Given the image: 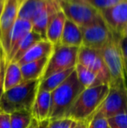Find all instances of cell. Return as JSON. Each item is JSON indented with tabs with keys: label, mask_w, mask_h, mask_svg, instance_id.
Here are the masks:
<instances>
[{
	"label": "cell",
	"mask_w": 127,
	"mask_h": 128,
	"mask_svg": "<svg viewBox=\"0 0 127 128\" xmlns=\"http://www.w3.org/2000/svg\"><path fill=\"white\" fill-rule=\"evenodd\" d=\"M40 80L24 81L20 84L5 91L0 98V112L10 113L27 110L31 111L38 92Z\"/></svg>",
	"instance_id": "6da1fadb"
},
{
	"label": "cell",
	"mask_w": 127,
	"mask_h": 128,
	"mask_svg": "<svg viewBox=\"0 0 127 128\" xmlns=\"http://www.w3.org/2000/svg\"><path fill=\"white\" fill-rule=\"evenodd\" d=\"M109 90L108 84L85 89L71 106L64 118H71L75 121L92 120L107 97Z\"/></svg>",
	"instance_id": "7a4b0ae2"
},
{
	"label": "cell",
	"mask_w": 127,
	"mask_h": 128,
	"mask_svg": "<svg viewBox=\"0 0 127 128\" xmlns=\"http://www.w3.org/2000/svg\"><path fill=\"white\" fill-rule=\"evenodd\" d=\"M85 89V88L80 84L74 70L64 83L51 92V104L49 120L64 118L71 106Z\"/></svg>",
	"instance_id": "3957f363"
},
{
	"label": "cell",
	"mask_w": 127,
	"mask_h": 128,
	"mask_svg": "<svg viewBox=\"0 0 127 128\" xmlns=\"http://www.w3.org/2000/svg\"><path fill=\"white\" fill-rule=\"evenodd\" d=\"M114 34V33H113ZM119 35L114 37L105 46L99 50L111 76L110 87L127 88V77L125 69V60L119 47Z\"/></svg>",
	"instance_id": "277c9868"
},
{
	"label": "cell",
	"mask_w": 127,
	"mask_h": 128,
	"mask_svg": "<svg viewBox=\"0 0 127 128\" xmlns=\"http://www.w3.org/2000/svg\"><path fill=\"white\" fill-rule=\"evenodd\" d=\"M58 2L66 18L80 28L96 22L101 17L99 12L88 4L76 0H58Z\"/></svg>",
	"instance_id": "5b68a950"
},
{
	"label": "cell",
	"mask_w": 127,
	"mask_h": 128,
	"mask_svg": "<svg viewBox=\"0 0 127 128\" xmlns=\"http://www.w3.org/2000/svg\"><path fill=\"white\" fill-rule=\"evenodd\" d=\"M78 49V47L62 44L55 46L41 80L47 78L54 73L76 67Z\"/></svg>",
	"instance_id": "8992f818"
},
{
	"label": "cell",
	"mask_w": 127,
	"mask_h": 128,
	"mask_svg": "<svg viewBox=\"0 0 127 128\" xmlns=\"http://www.w3.org/2000/svg\"><path fill=\"white\" fill-rule=\"evenodd\" d=\"M80 29L83 36V46L92 49H102L114 37V34L107 26L102 17L96 22Z\"/></svg>",
	"instance_id": "52a82bcc"
},
{
	"label": "cell",
	"mask_w": 127,
	"mask_h": 128,
	"mask_svg": "<svg viewBox=\"0 0 127 128\" xmlns=\"http://www.w3.org/2000/svg\"><path fill=\"white\" fill-rule=\"evenodd\" d=\"M77 64H81L95 72L102 84H110V72L100 54L99 50L92 49L82 46L78 49Z\"/></svg>",
	"instance_id": "ba28073f"
},
{
	"label": "cell",
	"mask_w": 127,
	"mask_h": 128,
	"mask_svg": "<svg viewBox=\"0 0 127 128\" xmlns=\"http://www.w3.org/2000/svg\"><path fill=\"white\" fill-rule=\"evenodd\" d=\"M98 112L106 118L127 113V88L110 87L108 95Z\"/></svg>",
	"instance_id": "9c48e42d"
},
{
	"label": "cell",
	"mask_w": 127,
	"mask_h": 128,
	"mask_svg": "<svg viewBox=\"0 0 127 128\" xmlns=\"http://www.w3.org/2000/svg\"><path fill=\"white\" fill-rule=\"evenodd\" d=\"M19 4L17 0H5L3 12L0 16V44L6 55L10 32L18 16Z\"/></svg>",
	"instance_id": "30bf717a"
},
{
	"label": "cell",
	"mask_w": 127,
	"mask_h": 128,
	"mask_svg": "<svg viewBox=\"0 0 127 128\" xmlns=\"http://www.w3.org/2000/svg\"><path fill=\"white\" fill-rule=\"evenodd\" d=\"M99 13L112 33L121 36L127 26V0H122Z\"/></svg>",
	"instance_id": "8fae6325"
},
{
	"label": "cell",
	"mask_w": 127,
	"mask_h": 128,
	"mask_svg": "<svg viewBox=\"0 0 127 128\" xmlns=\"http://www.w3.org/2000/svg\"><path fill=\"white\" fill-rule=\"evenodd\" d=\"M31 30V22L17 18V20L14 23L13 26H12V29L10 32V36H9L7 52L6 55H5L6 63H10L12 60L17 46L20 44V42L24 39V38L26 35H28Z\"/></svg>",
	"instance_id": "7c38bea8"
},
{
	"label": "cell",
	"mask_w": 127,
	"mask_h": 128,
	"mask_svg": "<svg viewBox=\"0 0 127 128\" xmlns=\"http://www.w3.org/2000/svg\"><path fill=\"white\" fill-rule=\"evenodd\" d=\"M61 10L58 0H48L31 21L32 30L38 33L43 39H46V30L50 18Z\"/></svg>",
	"instance_id": "4fadbf2b"
},
{
	"label": "cell",
	"mask_w": 127,
	"mask_h": 128,
	"mask_svg": "<svg viewBox=\"0 0 127 128\" xmlns=\"http://www.w3.org/2000/svg\"><path fill=\"white\" fill-rule=\"evenodd\" d=\"M54 46V44H52L47 39L38 41L33 44L17 63L21 66L27 63L39 60L44 58H50L53 52Z\"/></svg>",
	"instance_id": "5bb4252c"
},
{
	"label": "cell",
	"mask_w": 127,
	"mask_h": 128,
	"mask_svg": "<svg viewBox=\"0 0 127 128\" xmlns=\"http://www.w3.org/2000/svg\"><path fill=\"white\" fill-rule=\"evenodd\" d=\"M65 21L66 17L62 10H58L50 18L46 30V39L54 46L59 44Z\"/></svg>",
	"instance_id": "9a60e30c"
},
{
	"label": "cell",
	"mask_w": 127,
	"mask_h": 128,
	"mask_svg": "<svg viewBox=\"0 0 127 128\" xmlns=\"http://www.w3.org/2000/svg\"><path fill=\"white\" fill-rule=\"evenodd\" d=\"M51 104V92L46 91H38L36 100L31 108L33 118L38 122L49 120L50 109Z\"/></svg>",
	"instance_id": "2e32d148"
},
{
	"label": "cell",
	"mask_w": 127,
	"mask_h": 128,
	"mask_svg": "<svg viewBox=\"0 0 127 128\" xmlns=\"http://www.w3.org/2000/svg\"><path fill=\"white\" fill-rule=\"evenodd\" d=\"M58 44L73 47H81L83 46V36L81 29L75 23L66 18L64 30Z\"/></svg>",
	"instance_id": "e0dca14e"
},
{
	"label": "cell",
	"mask_w": 127,
	"mask_h": 128,
	"mask_svg": "<svg viewBox=\"0 0 127 128\" xmlns=\"http://www.w3.org/2000/svg\"><path fill=\"white\" fill-rule=\"evenodd\" d=\"M49 58L39 59L31 63H27L20 66L22 77L24 81L30 80H41L45 68L47 66Z\"/></svg>",
	"instance_id": "ac0fdd59"
},
{
	"label": "cell",
	"mask_w": 127,
	"mask_h": 128,
	"mask_svg": "<svg viewBox=\"0 0 127 128\" xmlns=\"http://www.w3.org/2000/svg\"><path fill=\"white\" fill-rule=\"evenodd\" d=\"M22 82H24V80L20 66L15 62L6 63L3 78V92L18 86Z\"/></svg>",
	"instance_id": "d6986e66"
},
{
	"label": "cell",
	"mask_w": 127,
	"mask_h": 128,
	"mask_svg": "<svg viewBox=\"0 0 127 128\" xmlns=\"http://www.w3.org/2000/svg\"><path fill=\"white\" fill-rule=\"evenodd\" d=\"M74 70L75 68L64 70V71L59 72H57L51 75L47 78L40 80L38 91H46L49 92H52L62 83H64L66 80V78L74 72Z\"/></svg>",
	"instance_id": "ffe728a7"
},
{
	"label": "cell",
	"mask_w": 127,
	"mask_h": 128,
	"mask_svg": "<svg viewBox=\"0 0 127 128\" xmlns=\"http://www.w3.org/2000/svg\"><path fill=\"white\" fill-rule=\"evenodd\" d=\"M47 1L48 0H24L19 6L17 18L31 22L36 14Z\"/></svg>",
	"instance_id": "44dd1931"
},
{
	"label": "cell",
	"mask_w": 127,
	"mask_h": 128,
	"mask_svg": "<svg viewBox=\"0 0 127 128\" xmlns=\"http://www.w3.org/2000/svg\"><path fill=\"white\" fill-rule=\"evenodd\" d=\"M75 71H76L77 76H78L80 84L85 89L95 87V86H103L100 80L98 79L97 74L95 72H93L92 70L88 69V68L85 67L81 64H77L76 67H75Z\"/></svg>",
	"instance_id": "7402d4cb"
},
{
	"label": "cell",
	"mask_w": 127,
	"mask_h": 128,
	"mask_svg": "<svg viewBox=\"0 0 127 128\" xmlns=\"http://www.w3.org/2000/svg\"><path fill=\"white\" fill-rule=\"evenodd\" d=\"M40 40H43V38L38 33L31 30L28 35H26L24 38V39L21 41L20 44L17 46V49L15 51V53H14V57L10 62L17 63L33 44H35L36 43H37Z\"/></svg>",
	"instance_id": "603a6c76"
},
{
	"label": "cell",
	"mask_w": 127,
	"mask_h": 128,
	"mask_svg": "<svg viewBox=\"0 0 127 128\" xmlns=\"http://www.w3.org/2000/svg\"><path fill=\"white\" fill-rule=\"evenodd\" d=\"M11 128H27L33 120L31 111L22 110L10 113Z\"/></svg>",
	"instance_id": "cb8c5ba5"
},
{
	"label": "cell",
	"mask_w": 127,
	"mask_h": 128,
	"mask_svg": "<svg viewBox=\"0 0 127 128\" xmlns=\"http://www.w3.org/2000/svg\"><path fill=\"white\" fill-rule=\"evenodd\" d=\"M76 1H80L83 3L88 4L89 5L95 8L97 10L101 12L103 10L112 7L122 0H76Z\"/></svg>",
	"instance_id": "d4e9b609"
},
{
	"label": "cell",
	"mask_w": 127,
	"mask_h": 128,
	"mask_svg": "<svg viewBox=\"0 0 127 128\" xmlns=\"http://www.w3.org/2000/svg\"><path fill=\"white\" fill-rule=\"evenodd\" d=\"M109 128H127V113L116 115L107 118Z\"/></svg>",
	"instance_id": "484cf974"
},
{
	"label": "cell",
	"mask_w": 127,
	"mask_h": 128,
	"mask_svg": "<svg viewBox=\"0 0 127 128\" xmlns=\"http://www.w3.org/2000/svg\"><path fill=\"white\" fill-rule=\"evenodd\" d=\"M77 121L69 118H62L50 120L48 128H72Z\"/></svg>",
	"instance_id": "4316f807"
},
{
	"label": "cell",
	"mask_w": 127,
	"mask_h": 128,
	"mask_svg": "<svg viewBox=\"0 0 127 128\" xmlns=\"http://www.w3.org/2000/svg\"><path fill=\"white\" fill-rule=\"evenodd\" d=\"M88 128H109L107 118L97 111L89 124Z\"/></svg>",
	"instance_id": "83f0119b"
},
{
	"label": "cell",
	"mask_w": 127,
	"mask_h": 128,
	"mask_svg": "<svg viewBox=\"0 0 127 128\" xmlns=\"http://www.w3.org/2000/svg\"><path fill=\"white\" fill-rule=\"evenodd\" d=\"M0 128H11L10 116L9 113L0 112Z\"/></svg>",
	"instance_id": "f1b7e54d"
},
{
	"label": "cell",
	"mask_w": 127,
	"mask_h": 128,
	"mask_svg": "<svg viewBox=\"0 0 127 128\" xmlns=\"http://www.w3.org/2000/svg\"><path fill=\"white\" fill-rule=\"evenodd\" d=\"M119 47L122 52L123 58L126 61H127V36H120L119 37Z\"/></svg>",
	"instance_id": "f546056e"
},
{
	"label": "cell",
	"mask_w": 127,
	"mask_h": 128,
	"mask_svg": "<svg viewBox=\"0 0 127 128\" xmlns=\"http://www.w3.org/2000/svg\"><path fill=\"white\" fill-rule=\"evenodd\" d=\"M49 124L50 120H44V121L38 122L35 118H33L32 121L31 122V124H30V126L27 128H48L49 127Z\"/></svg>",
	"instance_id": "4dcf8cb0"
},
{
	"label": "cell",
	"mask_w": 127,
	"mask_h": 128,
	"mask_svg": "<svg viewBox=\"0 0 127 128\" xmlns=\"http://www.w3.org/2000/svg\"><path fill=\"white\" fill-rule=\"evenodd\" d=\"M91 120H84V121H77V123L75 124L72 128H88Z\"/></svg>",
	"instance_id": "1f68e13d"
},
{
	"label": "cell",
	"mask_w": 127,
	"mask_h": 128,
	"mask_svg": "<svg viewBox=\"0 0 127 128\" xmlns=\"http://www.w3.org/2000/svg\"><path fill=\"white\" fill-rule=\"evenodd\" d=\"M3 2L2 0H0V16H1V13L3 12Z\"/></svg>",
	"instance_id": "d6a6232c"
},
{
	"label": "cell",
	"mask_w": 127,
	"mask_h": 128,
	"mask_svg": "<svg viewBox=\"0 0 127 128\" xmlns=\"http://www.w3.org/2000/svg\"><path fill=\"white\" fill-rule=\"evenodd\" d=\"M121 36H127V26L125 28V30H123L122 34H121Z\"/></svg>",
	"instance_id": "836d02e7"
},
{
	"label": "cell",
	"mask_w": 127,
	"mask_h": 128,
	"mask_svg": "<svg viewBox=\"0 0 127 128\" xmlns=\"http://www.w3.org/2000/svg\"><path fill=\"white\" fill-rule=\"evenodd\" d=\"M125 69H126V77H127V61L126 60H125Z\"/></svg>",
	"instance_id": "e575fe53"
},
{
	"label": "cell",
	"mask_w": 127,
	"mask_h": 128,
	"mask_svg": "<svg viewBox=\"0 0 127 128\" xmlns=\"http://www.w3.org/2000/svg\"><path fill=\"white\" fill-rule=\"evenodd\" d=\"M17 3H18V4H19V6H20V4H21L23 3V1H24V0H17Z\"/></svg>",
	"instance_id": "d590c367"
},
{
	"label": "cell",
	"mask_w": 127,
	"mask_h": 128,
	"mask_svg": "<svg viewBox=\"0 0 127 128\" xmlns=\"http://www.w3.org/2000/svg\"><path fill=\"white\" fill-rule=\"evenodd\" d=\"M0 51H1V44H0Z\"/></svg>",
	"instance_id": "8d00e7d4"
},
{
	"label": "cell",
	"mask_w": 127,
	"mask_h": 128,
	"mask_svg": "<svg viewBox=\"0 0 127 128\" xmlns=\"http://www.w3.org/2000/svg\"><path fill=\"white\" fill-rule=\"evenodd\" d=\"M2 1H3V3H4V1H5V0H2Z\"/></svg>",
	"instance_id": "74e56055"
}]
</instances>
